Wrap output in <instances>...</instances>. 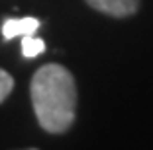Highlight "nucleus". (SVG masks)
Masks as SVG:
<instances>
[{
    "instance_id": "obj_1",
    "label": "nucleus",
    "mask_w": 153,
    "mask_h": 150,
    "mask_svg": "<svg viewBox=\"0 0 153 150\" xmlns=\"http://www.w3.org/2000/svg\"><path fill=\"white\" fill-rule=\"evenodd\" d=\"M37 123L51 135L67 132L76 117V84L63 64L49 62L33 74L30 84Z\"/></svg>"
},
{
    "instance_id": "obj_2",
    "label": "nucleus",
    "mask_w": 153,
    "mask_h": 150,
    "mask_svg": "<svg viewBox=\"0 0 153 150\" xmlns=\"http://www.w3.org/2000/svg\"><path fill=\"white\" fill-rule=\"evenodd\" d=\"M90 8L112 16V18H128L140 10V0H85Z\"/></svg>"
},
{
    "instance_id": "obj_3",
    "label": "nucleus",
    "mask_w": 153,
    "mask_h": 150,
    "mask_svg": "<svg viewBox=\"0 0 153 150\" xmlns=\"http://www.w3.org/2000/svg\"><path fill=\"white\" fill-rule=\"evenodd\" d=\"M39 29V20L32 18V16H26V18H8L2 23V37L6 41L14 39L18 35H32Z\"/></svg>"
},
{
    "instance_id": "obj_4",
    "label": "nucleus",
    "mask_w": 153,
    "mask_h": 150,
    "mask_svg": "<svg viewBox=\"0 0 153 150\" xmlns=\"http://www.w3.org/2000/svg\"><path fill=\"white\" fill-rule=\"evenodd\" d=\"M45 51V41L32 35H22V55L26 59H33V57H39L41 53Z\"/></svg>"
},
{
    "instance_id": "obj_5",
    "label": "nucleus",
    "mask_w": 153,
    "mask_h": 150,
    "mask_svg": "<svg viewBox=\"0 0 153 150\" xmlns=\"http://www.w3.org/2000/svg\"><path fill=\"white\" fill-rule=\"evenodd\" d=\"M12 90H14V78L6 70H2V68H0V103H2L6 97L10 96V92H12Z\"/></svg>"
}]
</instances>
